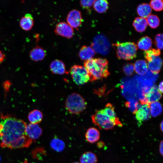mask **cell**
Returning <instances> with one entry per match:
<instances>
[{
	"label": "cell",
	"mask_w": 163,
	"mask_h": 163,
	"mask_svg": "<svg viewBox=\"0 0 163 163\" xmlns=\"http://www.w3.org/2000/svg\"><path fill=\"white\" fill-rule=\"evenodd\" d=\"M50 146L52 149L57 152H61L64 149L65 144L61 139L56 138L52 139L50 143Z\"/></svg>",
	"instance_id": "27"
},
{
	"label": "cell",
	"mask_w": 163,
	"mask_h": 163,
	"mask_svg": "<svg viewBox=\"0 0 163 163\" xmlns=\"http://www.w3.org/2000/svg\"><path fill=\"white\" fill-rule=\"evenodd\" d=\"M32 142V140L25 134L11 143L8 148L10 149H17L28 147Z\"/></svg>",
	"instance_id": "13"
},
{
	"label": "cell",
	"mask_w": 163,
	"mask_h": 163,
	"mask_svg": "<svg viewBox=\"0 0 163 163\" xmlns=\"http://www.w3.org/2000/svg\"><path fill=\"white\" fill-rule=\"evenodd\" d=\"M163 142L162 140L160 142L159 146V151L161 155L162 156L163 154Z\"/></svg>",
	"instance_id": "38"
},
{
	"label": "cell",
	"mask_w": 163,
	"mask_h": 163,
	"mask_svg": "<svg viewBox=\"0 0 163 163\" xmlns=\"http://www.w3.org/2000/svg\"><path fill=\"white\" fill-rule=\"evenodd\" d=\"M161 52L159 49H151L144 53V57L148 61H150L154 57L158 56L160 55Z\"/></svg>",
	"instance_id": "31"
},
{
	"label": "cell",
	"mask_w": 163,
	"mask_h": 163,
	"mask_svg": "<svg viewBox=\"0 0 163 163\" xmlns=\"http://www.w3.org/2000/svg\"><path fill=\"white\" fill-rule=\"evenodd\" d=\"M162 64V61L159 56L155 57L148 62V67L153 74H158L160 71Z\"/></svg>",
	"instance_id": "14"
},
{
	"label": "cell",
	"mask_w": 163,
	"mask_h": 163,
	"mask_svg": "<svg viewBox=\"0 0 163 163\" xmlns=\"http://www.w3.org/2000/svg\"><path fill=\"white\" fill-rule=\"evenodd\" d=\"M147 22L145 18H136L133 23V25L136 30L139 32H144L147 26Z\"/></svg>",
	"instance_id": "20"
},
{
	"label": "cell",
	"mask_w": 163,
	"mask_h": 163,
	"mask_svg": "<svg viewBox=\"0 0 163 163\" xmlns=\"http://www.w3.org/2000/svg\"><path fill=\"white\" fill-rule=\"evenodd\" d=\"M102 112L108 117L113 118L116 117L114 107L110 104H107L104 109L101 110Z\"/></svg>",
	"instance_id": "29"
},
{
	"label": "cell",
	"mask_w": 163,
	"mask_h": 163,
	"mask_svg": "<svg viewBox=\"0 0 163 163\" xmlns=\"http://www.w3.org/2000/svg\"><path fill=\"white\" fill-rule=\"evenodd\" d=\"M46 55V52L45 50L38 46L33 48L29 53L30 58L35 61L42 60L44 58Z\"/></svg>",
	"instance_id": "17"
},
{
	"label": "cell",
	"mask_w": 163,
	"mask_h": 163,
	"mask_svg": "<svg viewBox=\"0 0 163 163\" xmlns=\"http://www.w3.org/2000/svg\"><path fill=\"white\" fill-rule=\"evenodd\" d=\"M34 156L35 158L40 159L42 158V156L46 155V152L45 150L42 148H37L34 151Z\"/></svg>",
	"instance_id": "37"
},
{
	"label": "cell",
	"mask_w": 163,
	"mask_h": 163,
	"mask_svg": "<svg viewBox=\"0 0 163 163\" xmlns=\"http://www.w3.org/2000/svg\"><path fill=\"white\" fill-rule=\"evenodd\" d=\"M72 163H79L78 162H72Z\"/></svg>",
	"instance_id": "43"
},
{
	"label": "cell",
	"mask_w": 163,
	"mask_h": 163,
	"mask_svg": "<svg viewBox=\"0 0 163 163\" xmlns=\"http://www.w3.org/2000/svg\"><path fill=\"white\" fill-rule=\"evenodd\" d=\"M152 43L151 39L147 36H145L138 41L137 45L140 49L145 51L151 49Z\"/></svg>",
	"instance_id": "24"
},
{
	"label": "cell",
	"mask_w": 163,
	"mask_h": 163,
	"mask_svg": "<svg viewBox=\"0 0 163 163\" xmlns=\"http://www.w3.org/2000/svg\"><path fill=\"white\" fill-rule=\"evenodd\" d=\"M82 18L81 12L77 10L71 11L67 18L68 24L72 28H77L79 27L82 22Z\"/></svg>",
	"instance_id": "11"
},
{
	"label": "cell",
	"mask_w": 163,
	"mask_h": 163,
	"mask_svg": "<svg viewBox=\"0 0 163 163\" xmlns=\"http://www.w3.org/2000/svg\"><path fill=\"white\" fill-rule=\"evenodd\" d=\"M154 43L158 49H163V34H157L155 37Z\"/></svg>",
	"instance_id": "34"
},
{
	"label": "cell",
	"mask_w": 163,
	"mask_h": 163,
	"mask_svg": "<svg viewBox=\"0 0 163 163\" xmlns=\"http://www.w3.org/2000/svg\"><path fill=\"white\" fill-rule=\"evenodd\" d=\"M95 53L91 46H84L80 50L79 56L82 60L86 61L92 59Z\"/></svg>",
	"instance_id": "16"
},
{
	"label": "cell",
	"mask_w": 163,
	"mask_h": 163,
	"mask_svg": "<svg viewBox=\"0 0 163 163\" xmlns=\"http://www.w3.org/2000/svg\"><path fill=\"white\" fill-rule=\"evenodd\" d=\"M150 6L156 11H160L163 9V3L162 0H153L150 2Z\"/></svg>",
	"instance_id": "33"
},
{
	"label": "cell",
	"mask_w": 163,
	"mask_h": 163,
	"mask_svg": "<svg viewBox=\"0 0 163 163\" xmlns=\"http://www.w3.org/2000/svg\"><path fill=\"white\" fill-rule=\"evenodd\" d=\"M5 58V55L0 50V64L3 61Z\"/></svg>",
	"instance_id": "39"
},
{
	"label": "cell",
	"mask_w": 163,
	"mask_h": 163,
	"mask_svg": "<svg viewBox=\"0 0 163 163\" xmlns=\"http://www.w3.org/2000/svg\"><path fill=\"white\" fill-rule=\"evenodd\" d=\"M97 161L96 155L91 152L84 153L80 158V163H96Z\"/></svg>",
	"instance_id": "25"
},
{
	"label": "cell",
	"mask_w": 163,
	"mask_h": 163,
	"mask_svg": "<svg viewBox=\"0 0 163 163\" xmlns=\"http://www.w3.org/2000/svg\"><path fill=\"white\" fill-rule=\"evenodd\" d=\"M0 138L2 147H8L12 142L26 134L27 124L22 120L10 115L1 116Z\"/></svg>",
	"instance_id": "1"
},
{
	"label": "cell",
	"mask_w": 163,
	"mask_h": 163,
	"mask_svg": "<svg viewBox=\"0 0 163 163\" xmlns=\"http://www.w3.org/2000/svg\"><path fill=\"white\" fill-rule=\"evenodd\" d=\"M162 97L161 93L158 90L157 85H154L140 100V103L149 104L159 100Z\"/></svg>",
	"instance_id": "8"
},
{
	"label": "cell",
	"mask_w": 163,
	"mask_h": 163,
	"mask_svg": "<svg viewBox=\"0 0 163 163\" xmlns=\"http://www.w3.org/2000/svg\"><path fill=\"white\" fill-rule=\"evenodd\" d=\"M104 143L102 141H100L97 144V147L99 148H102L104 145Z\"/></svg>",
	"instance_id": "40"
},
{
	"label": "cell",
	"mask_w": 163,
	"mask_h": 163,
	"mask_svg": "<svg viewBox=\"0 0 163 163\" xmlns=\"http://www.w3.org/2000/svg\"><path fill=\"white\" fill-rule=\"evenodd\" d=\"M28 163L27 162V161H24V163Z\"/></svg>",
	"instance_id": "44"
},
{
	"label": "cell",
	"mask_w": 163,
	"mask_h": 163,
	"mask_svg": "<svg viewBox=\"0 0 163 163\" xmlns=\"http://www.w3.org/2000/svg\"><path fill=\"white\" fill-rule=\"evenodd\" d=\"M55 33L60 36L68 38H71L74 34L73 28L68 23L60 22L56 26Z\"/></svg>",
	"instance_id": "10"
},
{
	"label": "cell",
	"mask_w": 163,
	"mask_h": 163,
	"mask_svg": "<svg viewBox=\"0 0 163 163\" xmlns=\"http://www.w3.org/2000/svg\"><path fill=\"white\" fill-rule=\"evenodd\" d=\"M85 137L86 140L89 142L94 143L97 141L100 138V132L95 127L90 128L85 133Z\"/></svg>",
	"instance_id": "18"
},
{
	"label": "cell",
	"mask_w": 163,
	"mask_h": 163,
	"mask_svg": "<svg viewBox=\"0 0 163 163\" xmlns=\"http://www.w3.org/2000/svg\"><path fill=\"white\" fill-rule=\"evenodd\" d=\"M163 121H162L161 123H160V130L162 132H163Z\"/></svg>",
	"instance_id": "42"
},
{
	"label": "cell",
	"mask_w": 163,
	"mask_h": 163,
	"mask_svg": "<svg viewBox=\"0 0 163 163\" xmlns=\"http://www.w3.org/2000/svg\"><path fill=\"white\" fill-rule=\"evenodd\" d=\"M91 47L95 52L105 55L109 52L110 46L107 37L100 34L94 37Z\"/></svg>",
	"instance_id": "7"
},
{
	"label": "cell",
	"mask_w": 163,
	"mask_h": 163,
	"mask_svg": "<svg viewBox=\"0 0 163 163\" xmlns=\"http://www.w3.org/2000/svg\"><path fill=\"white\" fill-rule=\"evenodd\" d=\"M158 87V90L161 93L163 92V82H161L159 83Z\"/></svg>",
	"instance_id": "41"
},
{
	"label": "cell",
	"mask_w": 163,
	"mask_h": 163,
	"mask_svg": "<svg viewBox=\"0 0 163 163\" xmlns=\"http://www.w3.org/2000/svg\"><path fill=\"white\" fill-rule=\"evenodd\" d=\"M137 11L138 14L141 17L145 18L150 14L152 10L149 4L143 3L138 6Z\"/></svg>",
	"instance_id": "22"
},
{
	"label": "cell",
	"mask_w": 163,
	"mask_h": 163,
	"mask_svg": "<svg viewBox=\"0 0 163 163\" xmlns=\"http://www.w3.org/2000/svg\"><path fill=\"white\" fill-rule=\"evenodd\" d=\"M43 118L42 113L39 110H34L30 111L28 116V120L31 123L37 124L42 120Z\"/></svg>",
	"instance_id": "23"
},
{
	"label": "cell",
	"mask_w": 163,
	"mask_h": 163,
	"mask_svg": "<svg viewBox=\"0 0 163 163\" xmlns=\"http://www.w3.org/2000/svg\"><path fill=\"white\" fill-rule=\"evenodd\" d=\"M34 23L32 15L30 13H27L22 17L20 21V25L23 29L28 30L32 28Z\"/></svg>",
	"instance_id": "19"
},
{
	"label": "cell",
	"mask_w": 163,
	"mask_h": 163,
	"mask_svg": "<svg viewBox=\"0 0 163 163\" xmlns=\"http://www.w3.org/2000/svg\"><path fill=\"white\" fill-rule=\"evenodd\" d=\"M69 71L73 81L78 85H83L89 81L88 73L84 66L75 65Z\"/></svg>",
	"instance_id": "6"
},
{
	"label": "cell",
	"mask_w": 163,
	"mask_h": 163,
	"mask_svg": "<svg viewBox=\"0 0 163 163\" xmlns=\"http://www.w3.org/2000/svg\"><path fill=\"white\" fill-rule=\"evenodd\" d=\"M84 67L88 72L91 82L106 78L110 74L108 62L105 59L92 58L85 61Z\"/></svg>",
	"instance_id": "2"
},
{
	"label": "cell",
	"mask_w": 163,
	"mask_h": 163,
	"mask_svg": "<svg viewBox=\"0 0 163 163\" xmlns=\"http://www.w3.org/2000/svg\"><path fill=\"white\" fill-rule=\"evenodd\" d=\"M125 105L134 114H135L137 110L139 103L136 101L131 100L126 102Z\"/></svg>",
	"instance_id": "32"
},
{
	"label": "cell",
	"mask_w": 163,
	"mask_h": 163,
	"mask_svg": "<svg viewBox=\"0 0 163 163\" xmlns=\"http://www.w3.org/2000/svg\"><path fill=\"white\" fill-rule=\"evenodd\" d=\"M149 104H139L135 114V117L139 123L149 120L151 117Z\"/></svg>",
	"instance_id": "9"
},
{
	"label": "cell",
	"mask_w": 163,
	"mask_h": 163,
	"mask_svg": "<svg viewBox=\"0 0 163 163\" xmlns=\"http://www.w3.org/2000/svg\"><path fill=\"white\" fill-rule=\"evenodd\" d=\"M42 133V129L37 124L30 123L26 126V134L32 139H38L41 135Z\"/></svg>",
	"instance_id": "12"
},
{
	"label": "cell",
	"mask_w": 163,
	"mask_h": 163,
	"mask_svg": "<svg viewBox=\"0 0 163 163\" xmlns=\"http://www.w3.org/2000/svg\"><path fill=\"white\" fill-rule=\"evenodd\" d=\"M134 66L136 72L139 75H144L148 71V64L146 60H138L136 62Z\"/></svg>",
	"instance_id": "21"
},
{
	"label": "cell",
	"mask_w": 163,
	"mask_h": 163,
	"mask_svg": "<svg viewBox=\"0 0 163 163\" xmlns=\"http://www.w3.org/2000/svg\"><path fill=\"white\" fill-rule=\"evenodd\" d=\"M123 71L125 73L128 75H132L134 72V66L131 63L126 64L123 67Z\"/></svg>",
	"instance_id": "35"
},
{
	"label": "cell",
	"mask_w": 163,
	"mask_h": 163,
	"mask_svg": "<svg viewBox=\"0 0 163 163\" xmlns=\"http://www.w3.org/2000/svg\"><path fill=\"white\" fill-rule=\"evenodd\" d=\"M50 69L52 73L54 74L61 75L66 72L64 63L59 60L53 61L50 64Z\"/></svg>",
	"instance_id": "15"
},
{
	"label": "cell",
	"mask_w": 163,
	"mask_h": 163,
	"mask_svg": "<svg viewBox=\"0 0 163 163\" xmlns=\"http://www.w3.org/2000/svg\"><path fill=\"white\" fill-rule=\"evenodd\" d=\"M146 20L147 24L152 28H156L160 24L159 19L155 15L150 14L147 17Z\"/></svg>",
	"instance_id": "30"
},
{
	"label": "cell",
	"mask_w": 163,
	"mask_h": 163,
	"mask_svg": "<svg viewBox=\"0 0 163 163\" xmlns=\"http://www.w3.org/2000/svg\"><path fill=\"white\" fill-rule=\"evenodd\" d=\"M93 123L101 129L109 130L115 126L122 127V124L117 117L111 118L104 114L101 110H96L91 116Z\"/></svg>",
	"instance_id": "3"
},
{
	"label": "cell",
	"mask_w": 163,
	"mask_h": 163,
	"mask_svg": "<svg viewBox=\"0 0 163 163\" xmlns=\"http://www.w3.org/2000/svg\"><path fill=\"white\" fill-rule=\"evenodd\" d=\"M95 0H81L80 2L81 6L83 8L86 9H88L91 8Z\"/></svg>",
	"instance_id": "36"
},
{
	"label": "cell",
	"mask_w": 163,
	"mask_h": 163,
	"mask_svg": "<svg viewBox=\"0 0 163 163\" xmlns=\"http://www.w3.org/2000/svg\"><path fill=\"white\" fill-rule=\"evenodd\" d=\"M113 46L115 48L117 57L120 59L128 60L136 57L138 47L134 42H117L113 43Z\"/></svg>",
	"instance_id": "4"
},
{
	"label": "cell",
	"mask_w": 163,
	"mask_h": 163,
	"mask_svg": "<svg viewBox=\"0 0 163 163\" xmlns=\"http://www.w3.org/2000/svg\"><path fill=\"white\" fill-rule=\"evenodd\" d=\"M87 103L84 98L79 94L73 93L67 97L65 103L66 110L70 113L78 114L86 108Z\"/></svg>",
	"instance_id": "5"
},
{
	"label": "cell",
	"mask_w": 163,
	"mask_h": 163,
	"mask_svg": "<svg viewBox=\"0 0 163 163\" xmlns=\"http://www.w3.org/2000/svg\"><path fill=\"white\" fill-rule=\"evenodd\" d=\"M93 6L96 11L99 13H103L107 9L108 2L105 0H95Z\"/></svg>",
	"instance_id": "26"
},
{
	"label": "cell",
	"mask_w": 163,
	"mask_h": 163,
	"mask_svg": "<svg viewBox=\"0 0 163 163\" xmlns=\"http://www.w3.org/2000/svg\"><path fill=\"white\" fill-rule=\"evenodd\" d=\"M151 115L154 117L159 115L162 112V107L161 103L158 101L149 104Z\"/></svg>",
	"instance_id": "28"
}]
</instances>
